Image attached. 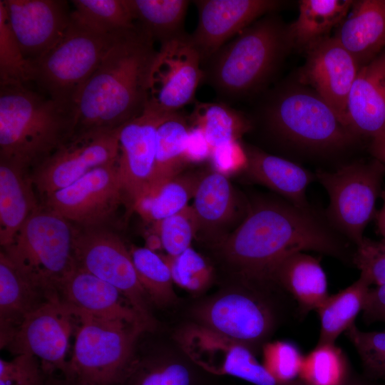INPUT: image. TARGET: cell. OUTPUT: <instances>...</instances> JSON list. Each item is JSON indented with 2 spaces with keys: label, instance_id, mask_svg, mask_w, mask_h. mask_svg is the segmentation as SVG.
<instances>
[{
  "label": "cell",
  "instance_id": "cell-40",
  "mask_svg": "<svg viewBox=\"0 0 385 385\" xmlns=\"http://www.w3.org/2000/svg\"><path fill=\"white\" fill-rule=\"evenodd\" d=\"M160 235L163 250L169 256H177L190 247L198 223L191 205L160 222L151 224Z\"/></svg>",
  "mask_w": 385,
  "mask_h": 385
},
{
  "label": "cell",
  "instance_id": "cell-13",
  "mask_svg": "<svg viewBox=\"0 0 385 385\" xmlns=\"http://www.w3.org/2000/svg\"><path fill=\"white\" fill-rule=\"evenodd\" d=\"M80 315L60 297L31 313L5 347L14 355L29 354L41 363L46 374H66L69 340L75 335Z\"/></svg>",
  "mask_w": 385,
  "mask_h": 385
},
{
  "label": "cell",
  "instance_id": "cell-31",
  "mask_svg": "<svg viewBox=\"0 0 385 385\" xmlns=\"http://www.w3.org/2000/svg\"><path fill=\"white\" fill-rule=\"evenodd\" d=\"M353 3L351 0L300 1L299 16L288 26L292 47L307 50L328 36V33L346 18Z\"/></svg>",
  "mask_w": 385,
  "mask_h": 385
},
{
  "label": "cell",
  "instance_id": "cell-17",
  "mask_svg": "<svg viewBox=\"0 0 385 385\" xmlns=\"http://www.w3.org/2000/svg\"><path fill=\"white\" fill-rule=\"evenodd\" d=\"M168 114L147 106L141 115L120 128L117 165L125 203L131 210L152 183L157 130Z\"/></svg>",
  "mask_w": 385,
  "mask_h": 385
},
{
  "label": "cell",
  "instance_id": "cell-23",
  "mask_svg": "<svg viewBox=\"0 0 385 385\" xmlns=\"http://www.w3.org/2000/svg\"><path fill=\"white\" fill-rule=\"evenodd\" d=\"M267 279L292 296L301 317L316 311L329 296L327 276L319 260L304 252L283 257L272 267Z\"/></svg>",
  "mask_w": 385,
  "mask_h": 385
},
{
  "label": "cell",
  "instance_id": "cell-27",
  "mask_svg": "<svg viewBox=\"0 0 385 385\" xmlns=\"http://www.w3.org/2000/svg\"><path fill=\"white\" fill-rule=\"evenodd\" d=\"M246 171L250 178L283 196L293 205L312 209L306 192L316 180L312 173L301 165L255 148H247Z\"/></svg>",
  "mask_w": 385,
  "mask_h": 385
},
{
  "label": "cell",
  "instance_id": "cell-34",
  "mask_svg": "<svg viewBox=\"0 0 385 385\" xmlns=\"http://www.w3.org/2000/svg\"><path fill=\"white\" fill-rule=\"evenodd\" d=\"M190 129L188 118L180 111L170 113L162 120L157 130L155 169L150 185L183 172L188 163L185 150Z\"/></svg>",
  "mask_w": 385,
  "mask_h": 385
},
{
  "label": "cell",
  "instance_id": "cell-10",
  "mask_svg": "<svg viewBox=\"0 0 385 385\" xmlns=\"http://www.w3.org/2000/svg\"><path fill=\"white\" fill-rule=\"evenodd\" d=\"M73 251L78 267L118 289L149 331L154 330L151 303L139 282L130 250L118 234L105 225H76Z\"/></svg>",
  "mask_w": 385,
  "mask_h": 385
},
{
  "label": "cell",
  "instance_id": "cell-6",
  "mask_svg": "<svg viewBox=\"0 0 385 385\" xmlns=\"http://www.w3.org/2000/svg\"><path fill=\"white\" fill-rule=\"evenodd\" d=\"M79 315L63 375L88 385H120L133 361L138 340L146 330L122 320Z\"/></svg>",
  "mask_w": 385,
  "mask_h": 385
},
{
  "label": "cell",
  "instance_id": "cell-26",
  "mask_svg": "<svg viewBox=\"0 0 385 385\" xmlns=\"http://www.w3.org/2000/svg\"><path fill=\"white\" fill-rule=\"evenodd\" d=\"M347 128L357 137L385 134V87L375 60L362 66L347 100Z\"/></svg>",
  "mask_w": 385,
  "mask_h": 385
},
{
  "label": "cell",
  "instance_id": "cell-8",
  "mask_svg": "<svg viewBox=\"0 0 385 385\" xmlns=\"http://www.w3.org/2000/svg\"><path fill=\"white\" fill-rule=\"evenodd\" d=\"M384 175V165L376 159L315 173L316 180L329 195L328 222L355 246L361 242L367 225L375 217Z\"/></svg>",
  "mask_w": 385,
  "mask_h": 385
},
{
  "label": "cell",
  "instance_id": "cell-11",
  "mask_svg": "<svg viewBox=\"0 0 385 385\" xmlns=\"http://www.w3.org/2000/svg\"><path fill=\"white\" fill-rule=\"evenodd\" d=\"M194 314L198 324L255 353L267 342L277 322L272 304L250 285L218 294L196 307Z\"/></svg>",
  "mask_w": 385,
  "mask_h": 385
},
{
  "label": "cell",
  "instance_id": "cell-37",
  "mask_svg": "<svg viewBox=\"0 0 385 385\" xmlns=\"http://www.w3.org/2000/svg\"><path fill=\"white\" fill-rule=\"evenodd\" d=\"M129 250L139 282L150 303L160 307L173 304L176 299L174 282L163 255L145 247L131 245Z\"/></svg>",
  "mask_w": 385,
  "mask_h": 385
},
{
  "label": "cell",
  "instance_id": "cell-33",
  "mask_svg": "<svg viewBox=\"0 0 385 385\" xmlns=\"http://www.w3.org/2000/svg\"><path fill=\"white\" fill-rule=\"evenodd\" d=\"M370 283L361 275L348 287L329 296L316 310L320 320L317 344H334L344 332L354 324L362 312Z\"/></svg>",
  "mask_w": 385,
  "mask_h": 385
},
{
  "label": "cell",
  "instance_id": "cell-32",
  "mask_svg": "<svg viewBox=\"0 0 385 385\" xmlns=\"http://www.w3.org/2000/svg\"><path fill=\"white\" fill-rule=\"evenodd\" d=\"M135 24L160 45L188 34L185 21L190 1L128 0Z\"/></svg>",
  "mask_w": 385,
  "mask_h": 385
},
{
  "label": "cell",
  "instance_id": "cell-24",
  "mask_svg": "<svg viewBox=\"0 0 385 385\" xmlns=\"http://www.w3.org/2000/svg\"><path fill=\"white\" fill-rule=\"evenodd\" d=\"M334 38L361 68L385 51V0L354 1Z\"/></svg>",
  "mask_w": 385,
  "mask_h": 385
},
{
  "label": "cell",
  "instance_id": "cell-50",
  "mask_svg": "<svg viewBox=\"0 0 385 385\" xmlns=\"http://www.w3.org/2000/svg\"><path fill=\"white\" fill-rule=\"evenodd\" d=\"M43 385H88L81 381L61 374L49 375Z\"/></svg>",
  "mask_w": 385,
  "mask_h": 385
},
{
  "label": "cell",
  "instance_id": "cell-30",
  "mask_svg": "<svg viewBox=\"0 0 385 385\" xmlns=\"http://www.w3.org/2000/svg\"><path fill=\"white\" fill-rule=\"evenodd\" d=\"M191 207L199 230L215 231L234 217L237 198L226 175L214 170L204 173L196 188Z\"/></svg>",
  "mask_w": 385,
  "mask_h": 385
},
{
  "label": "cell",
  "instance_id": "cell-54",
  "mask_svg": "<svg viewBox=\"0 0 385 385\" xmlns=\"http://www.w3.org/2000/svg\"><path fill=\"white\" fill-rule=\"evenodd\" d=\"M379 68L382 83L385 87V51L374 58Z\"/></svg>",
  "mask_w": 385,
  "mask_h": 385
},
{
  "label": "cell",
  "instance_id": "cell-42",
  "mask_svg": "<svg viewBox=\"0 0 385 385\" xmlns=\"http://www.w3.org/2000/svg\"><path fill=\"white\" fill-rule=\"evenodd\" d=\"M168 264L173 282L191 291L203 290L210 283L212 271L204 258L190 247L177 256L163 255Z\"/></svg>",
  "mask_w": 385,
  "mask_h": 385
},
{
  "label": "cell",
  "instance_id": "cell-47",
  "mask_svg": "<svg viewBox=\"0 0 385 385\" xmlns=\"http://www.w3.org/2000/svg\"><path fill=\"white\" fill-rule=\"evenodd\" d=\"M362 313L367 324L385 322V284L369 289Z\"/></svg>",
  "mask_w": 385,
  "mask_h": 385
},
{
  "label": "cell",
  "instance_id": "cell-15",
  "mask_svg": "<svg viewBox=\"0 0 385 385\" xmlns=\"http://www.w3.org/2000/svg\"><path fill=\"white\" fill-rule=\"evenodd\" d=\"M203 78L201 59L189 34L163 43L153 64L147 106L164 113L180 111L195 101Z\"/></svg>",
  "mask_w": 385,
  "mask_h": 385
},
{
  "label": "cell",
  "instance_id": "cell-21",
  "mask_svg": "<svg viewBox=\"0 0 385 385\" xmlns=\"http://www.w3.org/2000/svg\"><path fill=\"white\" fill-rule=\"evenodd\" d=\"M58 294L61 299L78 314L122 320L149 331L118 289L77 266L63 279Z\"/></svg>",
  "mask_w": 385,
  "mask_h": 385
},
{
  "label": "cell",
  "instance_id": "cell-53",
  "mask_svg": "<svg viewBox=\"0 0 385 385\" xmlns=\"http://www.w3.org/2000/svg\"><path fill=\"white\" fill-rule=\"evenodd\" d=\"M292 385H304L299 379L295 381ZM342 385H375L371 383L368 378L351 376V377Z\"/></svg>",
  "mask_w": 385,
  "mask_h": 385
},
{
  "label": "cell",
  "instance_id": "cell-4",
  "mask_svg": "<svg viewBox=\"0 0 385 385\" xmlns=\"http://www.w3.org/2000/svg\"><path fill=\"white\" fill-rule=\"evenodd\" d=\"M272 14L245 28L202 66L203 83L220 97L233 101L260 91L292 47L288 26Z\"/></svg>",
  "mask_w": 385,
  "mask_h": 385
},
{
  "label": "cell",
  "instance_id": "cell-5",
  "mask_svg": "<svg viewBox=\"0 0 385 385\" xmlns=\"http://www.w3.org/2000/svg\"><path fill=\"white\" fill-rule=\"evenodd\" d=\"M122 31L100 34L71 19L62 38L42 56L31 61V83L74 115L82 88Z\"/></svg>",
  "mask_w": 385,
  "mask_h": 385
},
{
  "label": "cell",
  "instance_id": "cell-14",
  "mask_svg": "<svg viewBox=\"0 0 385 385\" xmlns=\"http://www.w3.org/2000/svg\"><path fill=\"white\" fill-rule=\"evenodd\" d=\"M117 163L95 168L41 203L74 225L106 226L125 203Z\"/></svg>",
  "mask_w": 385,
  "mask_h": 385
},
{
  "label": "cell",
  "instance_id": "cell-43",
  "mask_svg": "<svg viewBox=\"0 0 385 385\" xmlns=\"http://www.w3.org/2000/svg\"><path fill=\"white\" fill-rule=\"evenodd\" d=\"M345 333L361 359L366 377L385 379V331L362 332L353 324Z\"/></svg>",
  "mask_w": 385,
  "mask_h": 385
},
{
  "label": "cell",
  "instance_id": "cell-52",
  "mask_svg": "<svg viewBox=\"0 0 385 385\" xmlns=\"http://www.w3.org/2000/svg\"><path fill=\"white\" fill-rule=\"evenodd\" d=\"M381 197L383 200V204L381 207L376 211L374 218L377 231L382 237V240L385 241V189L383 190Z\"/></svg>",
  "mask_w": 385,
  "mask_h": 385
},
{
  "label": "cell",
  "instance_id": "cell-49",
  "mask_svg": "<svg viewBox=\"0 0 385 385\" xmlns=\"http://www.w3.org/2000/svg\"><path fill=\"white\" fill-rule=\"evenodd\" d=\"M370 152L374 159L379 160L385 167V134L372 139Z\"/></svg>",
  "mask_w": 385,
  "mask_h": 385
},
{
  "label": "cell",
  "instance_id": "cell-9",
  "mask_svg": "<svg viewBox=\"0 0 385 385\" xmlns=\"http://www.w3.org/2000/svg\"><path fill=\"white\" fill-rule=\"evenodd\" d=\"M265 116L274 133L312 149L342 148L358 138L314 91L293 88L278 93L266 106Z\"/></svg>",
  "mask_w": 385,
  "mask_h": 385
},
{
  "label": "cell",
  "instance_id": "cell-51",
  "mask_svg": "<svg viewBox=\"0 0 385 385\" xmlns=\"http://www.w3.org/2000/svg\"><path fill=\"white\" fill-rule=\"evenodd\" d=\"M145 247L151 251L159 253L163 250V244L160 235L152 227L150 232L145 233Z\"/></svg>",
  "mask_w": 385,
  "mask_h": 385
},
{
  "label": "cell",
  "instance_id": "cell-2",
  "mask_svg": "<svg viewBox=\"0 0 385 385\" xmlns=\"http://www.w3.org/2000/svg\"><path fill=\"white\" fill-rule=\"evenodd\" d=\"M154 43L136 24L120 33L77 98L73 134L115 130L143 113Z\"/></svg>",
  "mask_w": 385,
  "mask_h": 385
},
{
  "label": "cell",
  "instance_id": "cell-28",
  "mask_svg": "<svg viewBox=\"0 0 385 385\" xmlns=\"http://www.w3.org/2000/svg\"><path fill=\"white\" fill-rule=\"evenodd\" d=\"M199 370L188 358L173 354H135L120 385H205Z\"/></svg>",
  "mask_w": 385,
  "mask_h": 385
},
{
  "label": "cell",
  "instance_id": "cell-19",
  "mask_svg": "<svg viewBox=\"0 0 385 385\" xmlns=\"http://www.w3.org/2000/svg\"><path fill=\"white\" fill-rule=\"evenodd\" d=\"M306 51L299 81L312 86L347 127V100L360 66L334 37L327 36Z\"/></svg>",
  "mask_w": 385,
  "mask_h": 385
},
{
  "label": "cell",
  "instance_id": "cell-18",
  "mask_svg": "<svg viewBox=\"0 0 385 385\" xmlns=\"http://www.w3.org/2000/svg\"><path fill=\"white\" fill-rule=\"evenodd\" d=\"M198 21L190 39L202 66L234 36L264 14L278 9L282 2L274 0H197L192 1Z\"/></svg>",
  "mask_w": 385,
  "mask_h": 385
},
{
  "label": "cell",
  "instance_id": "cell-35",
  "mask_svg": "<svg viewBox=\"0 0 385 385\" xmlns=\"http://www.w3.org/2000/svg\"><path fill=\"white\" fill-rule=\"evenodd\" d=\"M188 119L201 130L211 150L239 141L251 127L242 113L223 102H196Z\"/></svg>",
  "mask_w": 385,
  "mask_h": 385
},
{
  "label": "cell",
  "instance_id": "cell-39",
  "mask_svg": "<svg viewBox=\"0 0 385 385\" xmlns=\"http://www.w3.org/2000/svg\"><path fill=\"white\" fill-rule=\"evenodd\" d=\"M32 66L24 56L0 0V86L29 85Z\"/></svg>",
  "mask_w": 385,
  "mask_h": 385
},
{
  "label": "cell",
  "instance_id": "cell-25",
  "mask_svg": "<svg viewBox=\"0 0 385 385\" xmlns=\"http://www.w3.org/2000/svg\"><path fill=\"white\" fill-rule=\"evenodd\" d=\"M31 172L0 160V244L7 247L27 219L41 206Z\"/></svg>",
  "mask_w": 385,
  "mask_h": 385
},
{
  "label": "cell",
  "instance_id": "cell-41",
  "mask_svg": "<svg viewBox=\"0 0 385 385\" xmlns=\"http://www.w3.org/2000/svg\"><path fill=\"white\" fill-rule=\"evenodd\" d=\"M263 365L282 385H292L299 379L304 356L291 342H267L262 346Z\"/></svg>",
  "mask_w": 385,
  "mask_h": 385
},
{
  "label": "cell",
  "instance_id": "cell-36",
  "mask_svg": "<svg viewBox=\"0 0 385 385\" xmlns=\"http://www.w3.org/2000/svg\"><path fill=\"white\" fill-rule=\"evenodd\" d=\"M71 19L85 27L112 34L135 26L128 0H74Z\"/></svg>",
  "mask_w": 385,
  "mask_h": 385
},
{
  "label": "cell",
  "instance_id": "cell-3",
  "mask_svg": "<svg viewBox=\"0 0 385 385\" xmlns=\"http://www.w3.org/2000/svg\"><path fill=\"white\" fill-rule=\"evenodd\" d=\"M0 88V160L31 172L72 136L74 115L29 85Z\"/></svg>",
  "mask_w": 385,
  "mask_h": 385
},
{
  "label": "cell",
  "instance_id": "cell-7",
  "mask_svg": "<svg viewBox=\"0 0 385 385\" xmlns=\"http://www.w3.org/2000/svg\"><path fill=\"white\" fill-rule=\"evenodd\" d=\"M76 225L42 204L1 250L27 276L58 293L76 267Z\"/></svg>",
  "mask_w": 385,
  "mask_h": 385
},
{
  "label": "cell",
  "instance_id": "cell-29",
  "mask_svg": "<svg viewBox=\"0 0 385 385\" xmlns=\"http://www.w3.org/2000/svg\"><path fill=\"white\" fill-rule=\"evenodd\" d=\"M201 172L181 173L153 184L135 202L132 210L147 223L160 222L183 210L193 198Z\"/></svg>",
  "mask_w": 385,
  "mask_h": 385
},
{
  "label": "cell",
  "instance_id": "cell-20",
  "mask_svg": "<svg viewBox=\"0 0 385 385\" xmlns=\"http://www.w3.org/2000/svg\"><path fill=\"white\" fill-rule=\"evenodd\" d=\"M11 30L27 61L51 50L64 36L71 11L61 0H1Z\"/></svg>",
  "mask_w": 385,
  "mask_h": 385
},
{
  "label": "cell",
  "instance_id": "cell-48",
  "mask_svg": "<svg viewBox=\"0 0 385 385\" xmlns=\"http://www.w3.org/2000/svg\"><path fill=\"white\" fill-rule=\"evenodd\" d=\"M211 151V148L201 130L190 124L185 150L188 163H197L210 159Z\"/></svg>",
  "mask_w": 385,
  "mask_h": 385
},
{
  "label": "cell",
  "instance_id": "cell-16",
  "mask_svg": "<svg viewBox=\"0 0 385 385\" xmlns=\"http://www.w3.org/2000/svg\"><path fill=\"white\" fill-rule=\"evenodd\" d=\"M177 340L186 356L208 374L235 376L254 385H282L248 346L198 324L181 329Z\"/></svg>",
  "mask_w": 385,
  "mask_h": 385
},
{
  "label": "cell",
  "instance_id": "cell-38",
  "mask_svg": "<svg viewBox=\"0 0 385 385\" xmlns=\"http://www.w3.org/2000/svg\"><path fill=\"white\" fill-rule=\"evenodd\" d=\"M351 376L345 354L334 343L317 344L304 358L298 379L304 385H342Z\"/></svg>",
  "mask_w": 385,
  "mask_h": 385
},
{
  "label": "cell",
  "instance_id": "cell-12",
  "mask_svg": "<svg viewBox=\"0 0 385 385\" xmlns=\"http://www.w3.org/2000/svg\"><path fill=\"white\" fill-rule=\"evenodd\" d=\"M120 128L73 134L34 168L31 178L40 201L95 168L117 163Z\"/></svg>",
  "mask_w": 385,
  "mask_h": 385
},
{
  "label": "cell",
  "instance_id": "cell-22",
  "mask_svg": "<svg viewBox=\"0 0 385 385\" xmlns=\"http://www.w3.org/2000/svg\"><path fill=\"white\" fill-rule=\"evenodd\" d=\"M59 297L21 272L0 252V346L5 348L24 319L46 302Z\"/></svg>",
  "mask_w": 385,
  "mask_h": 385
},
{
  "label": "cell",
  "instance_id": "cell-44",
  "mask_svg": "<svg viewBox=\"0 0 385 385\" xmlns=\"http://www.w3.org/2000/svg\"><path fill=\"white\" fill-rule=\"evenodd\" d=\"M48 376L41 361L29 354L0 359V385H43Z\"/></svg>",
  "mask_w": 385,
  "mask_h": 385
},
{
  "label": "cell",
  "instance_id": "cell-45",
  "mask_svg": "<svg viewBox=\"0 0 385 385\" xmlns=\"http://www.w3.org/2000/svg\"><path fill=\"white\" fill-rule=\"evenodd\" d=\"M352 263L370 284H385V241L364 237L356 246Z\"/></svg>",
  "mask_w": 385,
  "mask_h": 385
},
{
  "label": "cell",
  "instance_id": "cell-46",
  "mask_svg": "<svg viewBox=\"0 0 385 385\" xmlns=\"http://www.w3.org/2000/svg\"><path fill=\"white\" fill-rule=\"evenodd\" d=\"M210 160L214 165L215 170L223 175L246 169L247 164L246 150L239 141H234L213 149Z\"/></svg>",
  "mask_w": 385,
  "mask_h": 385
},
{
  "label": "cell",
  "instance_id": "cell-1",
  "mask_svg": "<svg viewBox=\"0 0 385 385\" xmlns=\"http://www.w3.org/2000/svg\"><path fill=\"white\" fill-rule=\"evenodd\" d=\"M347 240L314 210L267 200L250 208L222 242L220 252L245 279L266 282L277 262L297 252L314 251L352 262Z\"/></svg>",
  "mask_w": 385,
  "mask_h": 385
}]
</instances>
